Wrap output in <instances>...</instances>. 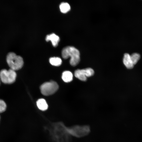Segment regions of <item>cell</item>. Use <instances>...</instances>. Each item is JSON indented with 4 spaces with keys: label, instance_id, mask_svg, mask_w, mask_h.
<instances>
[{
    "label": "cell",
    "instance_id": "11",
    "mask_svg": "<svg viewBox=\"0 0 142 142\" xmlns=\"http://www.w3.org/2000/svg\"><path fill=\"white\" fill-rule=\"evenodd\" d=\"M61 12L64 13H65L69 11L70 7L69 4L67 2H62L59 6Z\"/></svg>",
    "mask_w": 142,
    "mask_h": 142
},
{
    "label": "cell",
    "instance_id": "13",
    "mask_svg": "<svg viewBox=\"0 0 142 142\" xmlns=\"http://www.w3.org/2000/svg\"><path fill=\"white\" fill-rule=\"evenodd\" d=\"M7 105L5 102L0 99V113L4 112L7 109Z\"/></svg>",
    "mask_w": 142,
    "mask_h": 142
},
{
    "label": "cell",
    "instance_id": "3",
    "mask_svg": "<svg viewBox=\"0 0 142 142\" xmlns=\"http://www.w3.org/2000/svg\"><path fill=\"white\" fill-rule=\"evenodd\" d=\"M17 77L15 71L11 69L9 70L3 69L0 72V79L3 83L11 84L15 81Z\"/></svg>",
    "mask_w": 142,
    "mask_h": 142
},
{
    "label": "cell",
    "instance_id": "15",
    "mask_svg": "<svg viewBox=\"0 0 142 142\" xmlns=\"http://www.w3.org/2000/svg\"></svg>",
    "mask_w": 142,
    "mask_h": 142
},
{
    "label": "cell",
    "instance_id": "1",
    "mask_svg": "<svg viewBox=\"0 0 142 142\" xmlns=\"http://www.w3.org/2000/svg\"><path fill=\"white\" fill-rule=\"evenodd\" d=\"M62 56L64 59L70 57V63L73 66L77 65L80 61V53L79 50L75 47L69 46L64 48L62 52Z\"/></svg>",
    "mask_w": 142,
    "mask_h": 142
},
{
    "label": "cell",
    "instance_id": "9",
    "mask_svg": "<svg viewBox=\"0 0 142 142\" xmlns=\"http://www.w3.org/2000/svg\"><path fill=\"white\" fill-rule=\"evenodd\" d=\"M37 105L38 108L42 111H45L48 108V105L45 100L43 98L38 100L37 102Z\"/></svg>",
    "mask_w": 142,
    "mask_h": 142
},
{
    "label": "cell",
    "instance_id": "2",
    "mask_svg": "<svg viewBox=\"0 0 142 142\" xmlns=\"http://www.w3.org/2000/svg\"><path fill=\"white\" fill-rule=\"evenodd\" d=\"M6 61L10 69L15 71L21 68L24 64L22 57L12 52L9 53L7 54Z\"/></svg>",
    "mask_w": 142,
    "mask_h": 142
},
{
    "label": "cell",
    "instance_id": "10",
    "mask_svg": "<svg viewBox=\"0 0 142 142\" xmlns=\"http://www.w3.org/2000/svg\"><path fill=\"white\" fill-rule=\"evenodd\" d=\"M49 62L50 63L53 65L59 66L61 64L62 60L59 57H53L50 58Z\"/></svg>",
    "mask_w": 142,
    "mask_h": 142
},
{
    "label": "cell",
    "instance_id": "12",
    "mask_svg": "<svg viewBox=\"0 0 142 142\" xmlns=\"http://www.w3.org/2000/svg\"><path fill=\"white\" fill-rule=\"evenodd\" d=\"M130 57L132 62L134 64H136L140 58V55L137 53H134L130 55Z\"/></svg>",
    "mask_w": 142,
    "mask_h": 142
},
{
    "label": "cell",
    "instance_id": "6",
    "mask_svg": "<svg viewBox=\"0 0 142 142\" xmlns=\"http://www.w3.org/2000/svg\"><path fill=\"white\" fill-rule=\"evenodd\" d=\"M45 40L47 41H50L53 46L54 47H56L58 44L60 39L58 36L55 34L53 33L47 35L45 38Z\"/></svg>",
    "mask_w": 142,
    "mask_h": 142
},
{
    "label": "cell",
    "instance_id": "14",
    "mask_svg": "<svg viewBox=\"0 0 142 142\" xmlns=\"http://www.w3.org/2000/svg\"><path fill=\"white\" fill-rule=\"evenodd\" d=\"M0 120H1V117H0Z\"/></svg>",
    "mask_w": 142,
    "mask_h": 142
},
{
    "label": "cell",
    "instance_id": "4",
    "mask_svg": "<svg viewBox=\"0 0 142 142\" xmlns=\"http://www.w3.org/2000/svg\"><path fill=\"white\" fill-rule=\"evenodd\" d=\"M57 83L54 81L46 82L40 86V91L43 95L48 96L54 93L58 89Z\"/></svg>",
    "mask_w": 142,
    "mask_h": 142
},
{
    "label": "cell",
    "instance_id": "5",
    "mask_svg": "<svg viewBox=\"0 0 142 142\" xmlns=\"http://www.w3.org/2000/svg\"><path fill=\"white\" fill-rule=\"evenodd\" d=\"M94 74V71L91 68L76 70L74 72V76L79 80L83 81L87 80V77L93 76Z\"/></svg>",
    "mask_w": 142,
    "mask_h": 142
},
{
    "label": "cell",
    "instance_id": "7",
    "mask_svg": "<svg viewBox=\"0 0 142 142\" xmlns=\"http://www.w3.org/2000/svg\"><path fill=\"white\" fill-rule=\"evenodd\" d=\"M123 62L124 65L128 69H131L134 67V65L131 60L130 55L128 53H125L124 54Z\"/></svg>",
    "mask_w": 142,
    "mask_h": 142
},
{
    "label": "cell",
    "instance_id": "8",
    "mask_svg": "<svg viewBox=\"0 0 142 142\" xmlns=\"http://www.w3.org/2000/svg\"><path fill=\"white\" fill-rule=\"evenodd\" d=\"M62 77L64 82L66 83L69 82L73 80V75L70 71H65L62 73Z\"/></svg>",
    "mask_w": 142,
    "mask_h": 142
}]
</instances>
